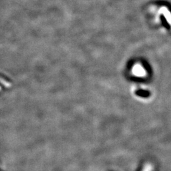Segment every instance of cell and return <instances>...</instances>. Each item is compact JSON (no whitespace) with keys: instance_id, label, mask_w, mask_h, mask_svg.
<instances>
[{"instance_id":"cell-4","label":"cell","mask_w":171,"mask_h":171,"mask_svg":"<svg viewBox=\"0 0 171 171\" xmlns=\"http://www.w3.org/2000/svg\"><path fill=\"white\" fill-rule=\"evenodd\" d=\"M151 170H152V166L148 164L145 165L143 171H151Z\"/></svg>"},{"instance_id":"cell-1","label":"cell","mask_w":171,"mask_h":171,"mask_svg":"<svg viewBox=\"0 0 171 171\" xmlns=\"http://www.w3.org/2000/svg\"><path fill=\"white\" fill-rule=\"evenodd\" d=\"M133 71L134 74L138 76H143L145 74V70L144 68L141 67V65L138 64L134 65Z\"/></svg>"},{"instance_id":"cell-3","label":"cell","mask_w":171,"mask_h":171,"mask_svg":"<svg viewBox=\"0 0 171 171\" xmlns=\"http://www.w3.org/2000/svg\"><path fill=\"white\" fill-rule=\"evenodd\" d=\"M136 94L143 97H148L150 95L149 92L146 91H138V92H136Z\"/></svg>"},{"instance_id":"cell-2","label":"cell","mask_w":171,"mask_h":171,"mask_svg":"<svg viewBox=\"0 0 171 171\" xmlns=\"http://www.w3.org/2000/svg\"><path fill=\"white\" fill-rule=\"evenodd\" d=\"M161 10L164 14V16L165 18L166 21L168 22V23L171 26V13L169 11V10L166 8L165 7H163L161 8Z\"/></svg>"}]
</instances>
